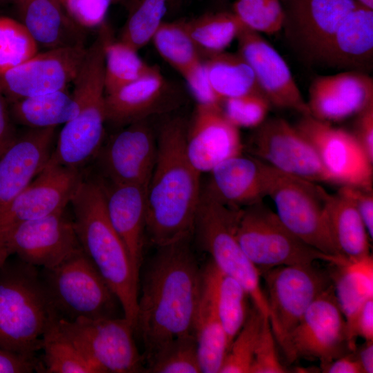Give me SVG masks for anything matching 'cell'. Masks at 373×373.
<instances>
[{
    "label": "cell",
    "mask_w": 373,
    "mask_h": 373,
    "mask_svg": "<svg viewBox=\"0 0 373 373\" xmlns=\"http://www.w3.org/2000/svg\"><path fill=\"white\" fill-rule=\"evenodd\" d=\"M191 238L157 247L139 282L135 332L143 342L146 363L173 339L195 336L202 267Z\"/></svg>",
    "instance_id": "obj_1"
},
{
    "label": "cell",
    "mask_w": 373,
    "mask_h": 373,
    "mask_svg": "<svg viewBox=\"0 0 373 373\" xmlns=\"http://www.w3.org/2000/svg\"><path fill=\"white\" fill-rule=\"evenodd\" d=\"M215 270L216 266L210 259L202 267L201 294L194 324L203 373H219L228 350L216 303Z\"/></svg>",
    "instance_id": "obj_28"
},
{
    "label": "cell",
    "mask_w": 373,
    "mask_h": 373,
    "mask_svg": "<svg viewBox=\"0 0 373 373\" xmlns=\"http://www.w3.org/2000/svg\"><path fill=\"white\" fill-rule=\"evenodd\" d=\"M364 373L373 372V341H365L358 350H355Z\"/></svg>",
    "instance_id": "obj_53"
},
{
    "label": "cell",
    "mask_w": 373,
    "mask_h": 373,
    "mask_svg": "<svg viewBox=\"0 0 373 373\" xmlns=\"http://www.w3.org/2000/svg\"><path fill=\"white\" fill-rule=\"evenodd\" d=\"M204 64L211 90L221 103L229 98L261 93L251 68L238 52L207 55Z\"/></svg>",
    "instance_id": "obj_33"
},
{
    "label": "cell",
    "mask_w": 373,
    "mask_h": 373,
    "mask_svg": "<svg viewBox=\"0 0 373 373\" xmlns=\"http://www.w3.org/2000/svg\"><path fill=\"white\" fill-rule=\"evenodd\" d=\"M271 166L241 154L217 165L203 188L221 203L243 208L267 196Z\"/></svg>",
    "instance_id": "obj_24"
},
{
    "label": "cell",
    "mask_w": 373,
    "mask_h": 373,
    "mask_svg": "<svg viewBox=\"0 0 373 373\" xmlns=\"http://www.w3.org/2000/svg\"><path fill=\"white\" fill-rule=\"evenodd\" d=\"M87 48L77 45L37 53L0 75V90L8 103L66 89L84 60Z\"/></svg>",
    "instance_id": "obj_16"
},
{
    "label": "cell",
    "mask_w": 373,
    "mask_h": 373,
    "mask_svg": "<svg viewBox=\"0 0 373 373\" xmlns=\"http://www.w3.org/2000/svg\"><path fill=\"white\" fill-rule=\"evenodd\" d=\"M358 336L365 341H373V298L365 303L354 318L348 344L350 352L356 350Z\"/></svg>",
    "instance_id": "obj_48"
},
{
    "label": "cell",
    "mask_w": 373,
    "mask_h": 373,
    "mask_svg": "<svg viewBox=\"0 0 373 373\" xmlns=\"http://www.w3.org/2000/svg\"><path fill=\"white\" fill-rule=\"evenodd\" d=\"M236 236L260 274L278 266L312 265L316 260L338 265L348 260L326 254L305 243L262 200L240 209Z\"/></svg>",
    "instance_id": "obj_7"
},
{
    "label": "cell",
    "mask_w": 373,
    "mask_h": 373,
    "mask_svg": "<svg viewBox=\"0 0 373 373\" xmlns=\"http://www.w3.org/2000/svg\"><path fill=\"white\" fill-rule=\"evenodd\" d=\"M239 128L223 113L222 105L198 104L186 127L185 149L200 173L211 172L225 160L242 153Z\"/></svg>",
    "instance_id": "obj_20"
},
{
    "label": "cell",
    "mask_w": 373,
    "mask_h": 373,
    "mask_svg": "<svg viewBox=\"0 0 373 373\" xmlns=\"http://www.w3.org/2000/svg\"><path fill=\"white\" fill-rule=\"evenodd\" d=\"M70 203L81 248L117 298L123 316L135 330L140 277L108 219L102 185L82 180Z\"/></svg>",
    "instance_id": "obj_3"
},
{
    "label": "cell",
    "mask_w": 373,
    "mask_h": 373,
    "mask_svg": "<svg viewBox=\"0 0 373 373\" xmlns=\"http://www.w3.org/2000/svg\"><path fill=\"white\" fill-rule=\"evenodd\" d=\"M280 1H284V0H280Z\"/></svg>",
    "instance_id": "obj_58"
},
{
    "label": "cell",
    "mask_w": 373,
    "mask_h": 373,
    "mask_svg": "<svg viewBox=\"0 0 373 373\" xmlns=\"http://www.w3.org/2000/svg\"><path fill=\"white\" fill-rule=\"evenodd\" d=\"M66 89L10 102L12 117L30 128L57 127L79 113V104Z\"/></svg>",
    "instance_id": "obj_32"
},
{
    "label": "cell",
    "mask_w": 373,
    "mask_h": 373,
    "mask_svg": "<svg viewBox=\"0 0 373 373\" xmlns=\"http://www.w3.org/2000/svg\"><path fill=\"white\" fill-rule=\"evenodd\" d=\"M146 364L145 372L200 373L195 336H185L170 341Z\"/></svg>",
    "instance_id": "obj_40"
},
{
    "label": "cell",
    "mask_w": 373,
    "mask_h": 373,
    "mask_svg": "<svg viewBox=\"0 0 373 373\" xmlns=\"http://www.w3.org/2000/svg\"><path fill=\"white\" fill-rule=\"evenodd\" d=\"M18 4L21 22L35 41L48 50L84 45L82 27L59 0H26Z\"/></svg>",
    "instance_id": "obj_29"
},
{
    "label": "cell",
    "mask_w": 373,
    "mask_h": 373,
    "mask_svg": "<svg viewBox=\"0 0 373 373\" xmlns=\"http://www.w3.org/2000/svg\"><path fill=\"white\" fill-rule=\"evenodd\" d=\"M38 52V45L21 21L0 17V75Z\"/></svg>",
    "instance_id": "obj_42"
},
{
    "label": "cell",
    "mask_w": 373,
    "mask_h": 373,
    "mask_svg": "<svg viewBox=\"0 0 373 373\" xmlns=\"http://www.w3.org/2000/svg\"><path fill=\"white\" fill-rule=\"evenodd\" d=\"M322 197L329 227L340 254L350 260L370 254V238L352 202L339 192L330 194L323 188Z\"/></svg>",
    "instance_id": "obj_30"
},
{
    "label": "cell",
    "mask_w": 373,
    "mask_h": 373,
    "mask_svg": "<svg viewBox=\"0 0 373 373\" xmlns=\"http://www.w3.org/2000/svg\"><path fill=\"white\" fill-rule=\"evenodd\" d=\"M322 190L316 182L287 174L271 166L267 196L273 200L282 222L316 249L342 256L329 227Z\"/></svg>",
    "instance_id": "obj_9"
},
{
    "label": "cell",
    "mask_w": 373,
    "mask_h": 373,
    "mask_svg": "<svg viewBox=\"0 0 373 373\" xmlns=\"http://www.w3.org/2000/svg\"><path fill=\"white\" fill-rule=\"evenodd\" d=\"M332 265L329 274L345 321L348 344L356 316L365 303L373 298V258L369 254L358 260H347L344 263Z\"/></svg>",
    "instance_id": "obj_31"
},
{
    "label": "cell",
    "mask_w": 373,
    "mask_h": 373,
    "mask_svg": "<svg viewBox=\"0 0 373 373\" xmlns=\"http://www.w3.org/2000/svg\"><path fill=\"white\" fill-rule=\"evenodd\" d=\"M283 29L294 48L307 60L320 61L343 19L358 4L356 0H284Z\"/></svg>",
    "instance_id": "obj_18"
},
{
    "label": "cell",
    "mask_w": 373,
    "mask_h": 373,
    "mask_svg": "<svg viewBox=\"0 0 373 373\" xmlns=\"http://www.w3.org/2000/svg\"><path fill=\"white\" fill-rule=\"evenodd\" d=\"M238 52L251 68L258 87L271 105L309 115L290 68L260 33L244 28L237 37Z\"/></svg>",
    "instance_id": "obj_19"
},
{
    "label": "cell",
    "mask_w": 373,
    "mask_h": 373,
    "mask_svg": "<svg viewBox=\"0 0 373 373\" xmlns=\"http://www.w3.org/2000/svg\"><path fill=\"white\" fill-rule=\"evenodd\" d=\"M249 149L256 158L283 173L313 182L336 184L312 144L283 118L265 119L256 128Z\"/></svg>",
    "instance_id": "obj_14"
},
{
    "label": "cell",
    "mask_w": 373,
    "mask_h": 373,
    "mask_svg": "<svg viewBox=\"0 0 373 373\" xmlns=\"http://www.w3.org/2000/svg\"><path fill=\"white\" fill-rule=\"evenodd\" d=\"M102 187L108 219L124 242L140 277L146 240L147 186L110 182Z\"/></svg>",
    "instance_id": "obj_25"
},
{
    "label": "cell",
    "mask_w": 373,
    "mask_h": 373,
    "mask_svg": "<svg viewBox=\"0 0 373 373\" xmlns=\"http://www.w3.org/2000/svg\"><path fill=\"white\" fill-rule=\"evenodd\" d=\"M69 17L82 28L102 26L115 0H59Z\"/></svg>",
    "instance_id": "obj_46"
},
{
    "label": "cell",
    "mask_w": 373,
    "mask_h": 373,
    "mask_svg": "<svg viewBox=\"0 0 373 373\" xmlns=\"http://www.w3.org/2000/svg\"><path fill=\"white\" fill-rule=\"evenodd\" d=\"M44 270L41 278L59 317L69 321L117 317L121 307L117 298L82 248L54 268Z\"/></svg>",
    "instance_id": "obj_8"
},
{
    "label": "cell",
    "mask_w": 373,
    "mask_h": 373,
    "mask_svg": "<svg viewBox=\"0 0 373 373\" xmlns=\"http://www.w3.org/2000/svg\"><path fill=\"white\" fill-rule=\"evenodd\" d=\"M82 181L78 169L47 164L0 215V269L6 245L21 224L64 210Z\"/></svg>",
    "instance_id": "obj_12"
},
{
    "label": "cell",
    "mask_w": 373,
    "mask_h": 373,
    "mask_svg": "<svg viewBox=\"0 0 373 373\" xmlns=\"http://www.w3.org/2000/svg\"><path fill=\"white\" fill-rule=\"evenodd\" d=\"M307 104L316 119L342 121L373 104V79L358 70L319 76L310 85Z\"/></svg>",
    "instance_id": "obj_22"
},
{
    "label": "cell",
    "mask_w": 373,
    "mask_h": 373,
    "mask_svg": "<svg viewBox=\"0 0 373 373\" xmlns=\"http://www.w3.org/2000/svg\"><path fill=\"white\" fill-rule=\"evenodd\" d=\"M157 139L146 119L114 135L100 149V162L111 182L148 186L157 156Z\"/></svg>",
    "instance_id": "obj_21"
},
{
    "label": "cell",
    "mask_w": 373,
    "mask_h": 373,
    "mask_svg": "<svg viewBox=\"0 0 373 373\" xmlns=\"http://www.w3.org/2000/svg\"><path fill=\"white\" fill-rule=\"evenodd\" d=\"M55 314L36 267L6 262L0 269V348L35 356Z\"/></svg>",
    "instance_id": "obj_5"
},
{
    "label": "cell",
    "mask_w": 373,
    "mask_h": 373,
    "mask_svg": "<svg viewBox=\"0 0 373 373\" xmlns=\"http://www.w3.org/2000/svg\"><path fill=\"white\" fill-rule=\"evenodd\" d=\"M15 1V2H17V3L21 2V1H26V0H13Z\"/></svg>",
    "instance_id": "obj_56"
},
{
    "label": "cell",
    "mask_w": 373,
    "mask_h": 373,
    "mask_svg": "<svg viewBox=\"0 0 373 373\" xmlns=\"http://www.w3.org/2000/svg\"><path fill=\"white\" fill-rule=\"evenodd\" d=\"M167 8V0H139L122 28L119 40L137 50L144 47L164 21Z\"/></svg>",
    "instance_id": "obj_39"
},
{
    "label": "cell",
    "mask_w": 373,
    "mask_h": 373,
    "mask_svg": "<svg viewBox=\"0 0 373 373\" xmlns=\"http://www.w3.org/2000/svg\"><path fill=\"white\" fill-rule=\"evenodd\" d=\"M338 185L372 189L373 162L352 132L303 115L295 125Z\"/></svg>",
    "instance_id": "obj_15"
},
{
    "label": "cell",
    "mask_w": 373,
    "mask_h": 373,
    "mask_svg": "<svg viewBox=\"0 0 373 373\" xmlns=\"http://www.w3.org/2000/svg\"><path fill=\"white\" fill-rule=\"evenodd\" d=\"M352 133L370 160L373 162V104L356 115Z\"/></svg>",
    "instance_id": "obj_50"
},
{
    "label": "cell",
    "mask_w": 373,
    "mask_h": 373,
    "mask_svg": "<svg viewBox=\"0 0 373 373\" xmlns=\"http://www.w3.org/2000/svg\"><path fill=\"white\" fill-rule=\"evenodd\" d=\"M1 153H0V159H1Z\"/></svg>",
    "instance_id": "obj_57"
},
{
    "label": "cell",
    "mask_w": 373,
    "mask_h": 373,
    "mask_svg": "<svg viewBox=\"0 0 373 373\" xmlns=\"http://www.w3.org/2000/svg\"><path fill=\"white\" fill-rule=\"evenodd\" d=\"M240 209L221 203L202 187L192 236L217 268L238 280L248 293L252 304L269 319L270 309L262 289L261 274L237 239Z\"/></svg>",
    "instance_id": "obj_6"
},
{
    "label": "cell",
    "mask_w": 373,
    "mask_h": 373,
    "mask_svg": "<svg viewBox=\"0 0 373 373\" xmlns=\"http://www.w3.org/2000/svg\"><path fill=\"white\" fill-rule=\"evenodd\" d=\"M270 309L269 321L284 354L289 336L312 303L332 284L329 272L307 265L273 267L261 272Z\"/></svg>",
    "instance_id": "obj_10"
},
{
    "label": "cell",
    "mask_w": 373,
    "mask_h": 373,
    "mask_svg": "<svg viewBox=\"0 0 373 373\" xmlns=\"http://www.w3.org/2000/svg\"><path fill=\"white\" fill-rule=\"evenodd\" d=\"M186 124L165 122L157 138V156L146 188V238L157 247L192 236L202 186L201 173L185 149Z\"/></svg>",
    "instance_id": "obj_2"
},
{
    "label": "cell",
    "mask_w": 373,
    "mask_h": 373,
    "mask_svg": "<svg viewBox=\"0 0 373 373\" xmlns=\"http://www.w3.org/2000/svg\"><path fill=\"white\" fill-rule=\"evenodd\" d=\"M41 370L47 373H102L99 367L61 329L57 314L41 338ZM40 369V370H41Z\"/></svg>",
    "instance_id": "obj_34"
},
{
    "label": "cell",
    "mask_w": 373,
    "mask_h": 373,
    "mask_svg": "<svg viewBox=\"0 0 373 373\" xmlns=\"http://www.w3.org/2000/svg\"><path fill=\"white\" fill-rule=\"evenodd\" d=\"M337 191L347 198L355 206L372 240L373 237L372 189L341 185Z\"/></svg>",
    "instance_id": "obj_47"
},
{
    "label": "cell",
    "mask_w": 373,
    "mask_h": 373,
    "mask_svg": "<svg viewBox=\"0 0 373 373\" xmlns=\"http://www.w3.org/2000/svg\"><path fill=\"white\" fill-rule=\"evenodd\" d=\"M270 106L261 93L229 98L222 103L224 114L238 128L259 126L265 121Z\"/></svg>",
    "instance_id": "obj_44"
},
{
    "label": "cell",
    "mask_w": 373,
    "mask_h": 373,
    "mask_svg": "<svg viewBox=\"0 0 373 373\" xmlns=\"http://www.w3.org/2000/svg\"><path fill=\"white\" fill-rule=\"evenodd\" d=\"M56 127L30 128L0 159V215L47 164Z\"/></svg>",
    "instance_id": "obj_23"
},
{
    "label": "cell",
    "mask_w": 373,
    "mask_h": 373,
    "mask_svg": "<svg viewBox=\"0 0 373 373\" xmlns=\"http://www.w3.org/2000/svg\"><path fill=\"white\" fill-rule=\"evenodd\" d=\"M215 283L218 314L226 335L229 349L248 316L250 309L249 307L250 298L245 289L238 280L221 272L216 266Z\"/></svg>",
    "instance_id": "obj_38"
},
{
    "label": "cell",
    "mask_w": 373,
    "mask_h": 373,
    "mask_svg": "<svg viewBox=\"0 0 373 373\" xmlns=\"http://www.w3.org/2000/svg\"><path fill=\"white\" fill-rule=\"evenodd\" d=\"M80 248L73 220L62 210L19 225L6 243V256L16 254L26 264L50 269Z\"/></svg>",
    "instance_id": "obj_17"
},
{
    "label": "cell",
    "mask_w": 373,
    "mask_h": 373,
    "mask_svg": "<svg viewBox=\"0 0 373 373\" xmlns=\"http://www.w3.org/2000/svg\"><path fill=\"white\" fill-rule=\"evenodd\" d=\"M57 317L61 329L102 373L145 372L144 356L134 340L135 329L124 316L73 321Z\"/></svg>",
    "instance_id": "obj_11"
},
{
    "label": "cell",
    "mask_w": 373,
    "mask_h": 373,
    "mask_svg": "<svg viewBox=\"0 0 373 373\" xmlns=\"http://www.w3.org/2000/svg\"><path fill=\"white\" fill-rule=\"evenodd\" d=\"M40 370L35 356L0 348V373H30Z\"/></svg>",
    "instance_id": "obj_49"
},
{
    "label": "cell",
    "mask_w": 373,
    "mask_h": 373,
    "mask_svg": "<svg viewBox=\"0 0 373 373\" xmlns=\"http://www.w3.org/2000/svg\"><path fill=\"white\" fill-rule=\"evenodd\" d=\"M185 25L200 51L207 55L225 51L245 28L232 12H209L185 21Z\"/></svg>",
    "instance_id": "obj_36"
},
{
    "label": "cell",
    "mask_w": 373,
    "mask_h": 373,
    "mask_svg": "<svg viewBox=\"0 0 373 373\" xmlns=\"http://www.w3.org/2000/svg\"><path fill=\"white\" fill-rule=\"evenodd\" d=\"M127 44L111 37L104 49V89L110 94L141 78L155 66L146 63Z\"/></svg>",
    "instance_id": "obj_37"
},
{
    "label": "cell",
    "mask_w": 373,
    "mask_h": 373,
    "mask_svg": "<svg viewBox=\"0 0 373 373\" xmlns=\"http://www.w3.org/2000/svg\"><path fill=\"white\" fill-rule=\"evenodd\" d=\"M254 305L242 327L231 342L219 373H249L264 318Z\"/></svg>",
    "instance_id": "obj_41"
},
{
    "label": "cell",
    "mask_w": 373,
    "mask_h": 373,
    "mask_svg": "<svg viewBox=\"0 0 373 373\" xmlns=\"http://www.w3.org/2000/svg\"><path fill=\"white\" fill-rule=\"evenodd\" d=\"M280 0H234L232 12L243 26L272 35L283 29L285 12Z\"/></svg>",
    "instance_id": "obj_43"
},
{
    "label": "cell",
    "mask_w": 373,
    "mask_h": 373,
    "mask_svg": "<svg viewBox=\"0 0 373 373\" xmlns=\"http://www.w3.org/2000/svg\"><path fill=\"white\" fill-rule=\"evenodd\" d=\"M8 102L0 90V153H3L17 137Z\"/></svg>",
    "instance_id": "obj_51"
},
{
    "label": "cell",
    "mask_w": 373,
    "mask_h": 373,
    "mask_svg": "<svg viewBox=\"0 0 373 373\" xmlns=\"http://www.w3.org/2000/svg\"><path fill=\"white\" fill-rule=\"evenodd\" d=\"M288 370L280 362L276 341L269 319L264 317L249 373H285Z\"/></svg>",
    "instance_id": "obj_45"
},
{
    "label": "cell",
    "mask_w": 373,
    "mask_h": 373,
    "mask_svg": "<svg viewBox=\"0 0 373 373\" xmlns=\"http://www.w3.org/2000/svg\"><path fill=\"white\" fill-rule=\"evenodd\" d=\"M321 370L327 373H364L355 351L334 360Z\"/></svg>",
    "instance_id": "obj_52"
},
{
    "label": "cell",
    "mask_w": 373,
    "mask_h": 373,
    "mask_svg": "<svg viewBox=\"0 0 373 373\" xmlns=\"http://www.w3.org/2000/svg\"><path fill=\"white\" fill-rule=\"evenodd\" d=\"M350 352L346 324L338 306L333 283L309 306L289 336L286 358H317L321 368Z\"/></svg>",
    "instance_id": "obj_13"
},
{
    "label": "cell",
    "mask_w": 373,
    "mask_h": 373,
    "mask_svg": "<svg viewBox=\"0 0 373 373\" xmlns=\"http://www.w3.org/2000/svg\"><path fill=\"white\" fill-rule=\"evenodd\" d=\"M151 41L159 55L186 80L202 68L201 53L185 25V21H163Z\"/></svg>",
    "instance_id": "obj_35"
},
{
    "label": "cell",
    "mask_w": 373,
    "mask_h": 373,
    "mask_svg": "<svg viewBox=\"0 0 373 373\" xmlns=\"http://www.w3.org/2000/svg\"><path fill=\"white\" fill-rule=\"evenodd\" d=\"M182 0H167L168 7L171 6V7L176 6L178 5Z\"/></svg>",
    "instance_id": "obj_55"
},
{
    "label": "cell",
    "mask_w": 373,
    "mask_h": 373,
    "mask_svg": "<svg viewBox=\"0 0 373 373\" xmlns=\"http://www.w3.org/2000/svg\"><path fill=\"white\" fill-rule=\"evenodd\" d=\"M112 37L106 23L87 52L75 79L72 93L79 111L61 130L48 164L78 169L100 150L106 122L104 89V49Z\"/></svg>",
    "instance_id": "obj_4"
},
{
    "label": "cell",
    "mask_w": 373,
    "mask_h": 373,
    "mask_svg": "<svg viewBox=\"0 0 373 373\" xmlns=\"http://www.w3.org/2000/svg\"><path fill=\"white\" fill-rule=\"evenodd\" d=\"M360 4L373 9V0H356Z\"/></svg>",
    "instance_id": "obj_54"
},
{
    "label": "cell",
    "mask_w": 373,
    "mask_h": 373,
    "mask_svg": "<svg viewBox=\"0 0 373 373\" xmlns=\"http://www.w3.org/2000/svg\"><path fill=\"white\" fill-rule=\"evenodd\" d=\"M373 55V9L358 4L341 21L320 62L358 70Z\"/></svg>",
    "instance_id": "obj_27"
},
{
    "label": "cell",
    "mask_w": 373,
    "mask_h": 373,
    "mask_svg": "<svg viewBox=\"0 0 373 373\" xmlns=\"http://www.w3.org/2000/svg\"><path fill=\"white\" fill-rule=\"evenodd\" d=\"M105 95L106 122L126 126L168 108L171 88L155 67L141 78Z\"/></svg>",
    "instance_id": "obj_26"
}]
</instances>
